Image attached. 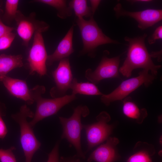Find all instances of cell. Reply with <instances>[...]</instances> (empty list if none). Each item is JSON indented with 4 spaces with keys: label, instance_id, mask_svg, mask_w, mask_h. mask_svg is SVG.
Returning a JSON list of instances; mask_svg holds the SVG:
<instances>
[{
    "label": "cell",
    "instance_id": "cell-1",
    "mask_svg": "<svg viewBox=\"0 0 162 162\" xmlns=\"http://www.w3.org/2000/svg\"><path fill=\"white\" fill-rule=\"evenodd\" d=\"M147 36L144 34L134 38H124L125 40L129 43L127 56L119 70L124 76L130 77L133 71L139 68L150 71L152 75L157 76L161 66L155 64L152 59L145 44Z\"/></svg>",
    "mask_w": 162,
    "mask_h": 162
},
{
    "label": "cell",
    "instance_id": "cell-2",
    "mask_svg": "<svg viewBox=\"0 0 162 162\" xmlns=\"http://www.w3.org/2000/svg\"><path fill=\"white\" fill-rule=\"evenodd\" d=\"M46 91L44 86L37 85L30 90L32 98L36 103V108L32 119L29 122L34 127L44 119L56 114L63 106L75 100V95L71 94L53 99L43 98L42 95Z\"/></svg>",
    "mask_w": 162,
    "mask_h": 162
},
{
    "label": "cell",
    "instance_id": "cell-3",
    "mask_svg": "<svg viewBox=\"0 0 162 162\" xmlns=\"http://www.w3.org/2000/svg\"><path fill=\"white\" fill-rule=\"evenodd\" d=\"M34 114L25 104L20 107L18 112L11 115L12 118L20 126V141L26 162H31L34 154L41 146V143L34 135L33 127L27 120L28 118H32Z\"/></svg>",
    "mask_w": 162,
    "mask_h": 162
},
{
    "label": "cell",
    "instance_id": "cell-4",
    "mask_svg": "<svg viewBox=\"0 0 162 162\" xmlns=\"http://www.w3.org/2000/svg\"><path fill=\"white\" fill-rule=\"evenodd\" d=\"M76 22L80 29L83 43L82 53H88L91 56L93 57L96 49L98 46L108 44H119L103 33L93 16H91L88 20H85L83 17H77Z\"/></svg>",
    "mask_w": 162,
    "mask_h": 162
},
{
    "label": "cell",
    "instance_id": "cell-5",
    "mask_svg": "<svg viewBox=\"0 0 162 162\" xmlns=\"http://www.w3.org/2000/svg\"><path fill=\"white\" fill-rule=\"evenodd\" d=\"M88 108L86 106L79 105L75 108L71 117L66 118L59 117L60 124L63 128L62 139H66L76 149L78 157L85 158L81 147V132L83 124L82 116L86 117L89 114Z\"/></svg>",
    "mask_w": 162,
    "mask_h": 162
},
{
    "label": "cell",
    "instance_id": "cell-6",
    "mask_svg": "<svg viewBox=\"0 0 162 162\" xmlns=\"http://www.w3.org/2000/svg\"><path fill=\"white\" fill-rule=\"evenodd\" d=\"M149 71L143 70L136 77L124 80L112 92L107 94H103L100 100L106 106L116 100H122L131 92L142 85L146 87L153 82L156 76L148 73Z\"/></svg>",
    "mask_w": 162,
    "mask_h": 162
},
{
    "label": "cell",
    "instance_id": "cell-7",
    "mask_svg": "<svg viewBox=\"0 0 162 162\" xmlns=\"http://www.w3.org/2000/svg\"><path fill=\"white\" fill-rule=\"evenodd\" d=\"M49 27L39 28L34 33L33 43L28 58L30 74L32 75L35 72L41 76L47 74L46 64L48 56L42 33L47 31Z\"/></svg>",
    "mask_w": 162,
    "mask_h": 162
},
{
    "label": "cell",
    "instance_id": "cell-8",
    "mask_svg": "<svg viewBox=\"0 0 162 162\" xmlns=\"http://www.w3.org/2000/svg\"><path fill=\"white\" fill-rule=\"evenodd\" d=\"M97 121L92 124H83L85 130L88 145L87 151L106 140L111 134L112 127L107 124L110 119V115L103 111L96 117Z\"/></svg>",
    "mask_w": 162,
    "mask_h": 162
},
{
    "label": "cell",
    "instance_id": "cell-9",
    "mask_svg": "<svg viewBox=\"0 0 162 162\" xmlns=\"http://www.w3.org/2000/svg\"><path fill=\"white\" fill-rule=\"evenodd\" d=\"M120 56L109 58L104 56L97 67L93 71L88 69L85 72V77L92 83L97 84L103 80L117 78L121 79L119 74Z\"/></svg>",
    "mask_w": 162,
    "mask_h": 162
},
{
    "label": "cell",
    "instance_id": "cell-10",
    "mask_svg": "<svg viewBox=\"0 0 162 162\" xmlns=\"http://www.w3.org/2000/svg\"><path fill=\"white\" fill-rule=\"evenodd\" d=\"M113 9L117 18L127 16L133 18L137 22L138 28L142 30L153 26L162 19L161 9H149L140 11H130L124 9L120 3L117 4Z\"/></svg>",
    "mask_w": 162,
    "mask_h": 162
},
{
    "label": "cell",
    "instance_id": "cell-11",
    "mask_svg": "<svg viewBox=\"0 0 162 162\" xmlns=\"http://www.w3.org/2000/svg\"><path fill=\"white\" fill-rule=\"evenodd\" d=\"M56 86L50 91L52 98H57L64 96L67 90L70 89L73 79L68 58L60 61L56 69L52 72Z\"/></svg>",
    "mask_w": 162,
    "mask_h": 162
},
{
    "label": "cell",
    "instance_id": "cell-12",
    "mask_svg": "<svg viewBox=\"0 0 162 162\" xmlns=\"http://www.w3.org/2000/svg\"><path fill=\"white\" fill-rule=\"evenodd\" d=\"M32 14L29 17H26L18 10L15 20L17 24V32L22 39L24 44L27 46L33 34L38 29L49 26L43 21H37Z\"/></svg>",
    "mask_w": 162,
    "mask_h": 162
},
{
    "label": "cell",
    "instance_id": "cell-13",
    "mask_svg": "<svg viewBox=\"0 0 162 162\" xmlns=\"http://www.w3.org/2000/svg\"><path fill=\"white\" fill-rule=\"evenodd\" d=\"M106 141L91 153L87 159L88 162H114L118 160L119 157L116 147L119 142L118 139L109 137Z\"/></svg>",
    "mask_w": 162,
    "mask_h": 162
},
{
    "label": "cell",
    "instance_id": "cell-14",
    "mask_svg": "<svg viewBox=\"0 0 162 162\" xmlns=\"http://www.w3.org/2000/svg\"><path fill=\"white\" fill-rule=\"evenodd\" d=\"M2 81L13 95L23 100L28 105H32L34 102L26 81L6 76Z\"/></svg>",
    "mask_w": 162,
    "mask_h": 162
},
{
    "label": "cell",
    "instance_id": "cell-15",
    "mask_svg": "<svg viewBox=\"0 0 162 162\" xmlns=\"http://www.w3.org/2000/svg\"><path fill=\"white\" fill-rule=\"evenodd\" d=\"M73 26L70 28L67 33L59 43L54 52L48 56L46 64L50 66L56 61L67 58L74 52L73 47Z\"/></svg>",
    "mask_w": 162,
    "mask_h": 162
},
{
    "label": "cell",
    "instance_id": "cell-16",
    "mask_svg": "<svg viewBox=\"0 0 162 162\" xmlns=\"http://www.w3.org/2000/svg\"><path fill=\"white\" fill-rule=\"evenodd\" d=\"M23 65L21 55H0V81H2L9 72Z\"/></svg>",
    "mask_w": 162,
    "mask_h": 162
},
{
    "label": "cell",
    "instance_id": "cell-17",
    "mask_svg": "<svg viewBox=\"0 0 162 162\" xmlns=\"http://www.w3.org/2000/svg\"><path fill=\"white\" fill-rule=\"evenodd\" d=\"M131 99L127 97L123 100V112L128 117L136 119L139 123L142 122L147 116L146 110L144 108L140 110Z\"/></svg>",
    "mask_w": 162,
    "mask_h": 162
},
{
    "label": "cell",
    "instance_id": "cell-18",
    "mask_svg": "<svg viewBox=\"0 0 162 162\" xmlns=\"http://www.w3.org/2000/svg\"><path fill=\"white\" fill-rule=\"evenodd\" d=\"M70 89L74 95L79 94L88 95H102L101 92L95 84L88 82H78L77 79L74 78Z\"/></svg>",
    "mask_w": 162,
    "mask_h": 162
},
{
    "label": "cell",
    "instance_id": "cell-19",
    "mask_svg": "<svg viewBox=\"0 0 162 162\" xmlns=\"http://www.w3.org/2000/svg\"><path fill=\"white\" fill-rule=\"evenodd\" d=\"M34 2L46 4L55 8L58 11V16L62 19L66 18L72 14V9L67 6L65 0H36Z\"/></svg>",
    "mask_w": 162,
    "mask_h": 162
},
{
    "label": "cell",
    "instance_id": "cell-20",
    "mask_svg": "<svg viewBox=\"0 0 162 162\" xmlns=\"http://www.w3.org/2000/svg\"><path fill=\"white\" fill-rule=\"evenodd\" d=\"M69 7L73 9L76 16L77 17H88L93 16L91 8L87 5L85 0H73L70 1Z\"/></svg>",
    "mask_w": 162,
    "mask_h": 162
},
{
    "label": "cell",
    "instance_id": "cell-21",
    "mask_svg": "<svg viewBox=\"0 0 162 162\" xmlns=\"http://www.w3.org/2000/svg\"><path fill=\"white\" fill-rule=\"evenodd\" d=\"M153 154L147 150L142 149L130 156L127 162H152L150 156Z\"/></svg>",
    "mask_w": 162,
    "mask_h": 162
},
{
    "label": "cell",
    "instance_id": "cell-22",
    "mask_svg": "<svg viewBox=\"0 0 162 162\" xmlns=\"http://www.w3.org/2000/svg\"><path fill=\"white\" fill-rule=\"evenodd\" d=\"M19 1L7 0L5 5V14L10 20L15 19L18 11L17 8Z\"/></svg>",
    "mask_w": 162,
    "mask_h": 162
},
{
    "label": "cell",
    "instance_id": "cell-23",
    "mask_svg": "<svg viewBox=\"0 0 162 162\" xmlns=\"http://www.w3.org/2000/svg\"><path fill=\"white\" fill-rule=\"evenodd\" d=\"M15 149L14 146H12L7 149H0V160L1 162H16L14 155L13 152Z\"/></svg>",
    "mask_w": 162,
    "mask_h": 162
},
{
    "label": "cell",
    "instance_id": "cell-24",
    "mask_svg": "<svg viewBox=\"0 0 162 162\" xmlns=\"http://www.w3.org/2000/svg\"><path fill=\"white\" fill-rule=\"evenodd\" d=\"M15 34L12 32L7 34L0 38V50L9 48L14 40Z\"/></svg>",
    "mask_w": 162,
    "mask_h": 162
},
{
    "label": "cell",
    "instance_id": "cell-25",
    "mask_svg": "<svg viewBox=\"0 0 162 162\" xmlns=\"http://www.w3.org/2000/svg\"><path fill=\"white\" fill-rule=\"evenodd\" d=\"M162 38V26H160L155 30L152 35L148 39V41L150 44L154 43L157 40Z\"/></svg>",
    "mask_w": 162,
    "mask_h": 162
},
{
    "label": "cell",
    "instance_id": "cell-26",
    "mask_svg": "<svg viewBox=\"0 0 162 162\" xmlns=\"http://www.w3.org/2000/svg\"><path fill=\"white\" fill-rule=\"evenodd\" d=\"M2 110L0 105V138L2 139L5 137L8 132L6 126L2 118L3 115Z\"/></svg>",
    "mask_w": 162,
    "mask_h": 162
},
{
    "label": "cell",
    "instance_id": "cell-27",
    "mask_svg": "<svg viewBox=\"0 0 162 162\" xmlns=\"http://www.w3.org/2000/svg\"><path fill=\"white\" fill-rule=\"evenodd\" d=\"M14 28L5 25L0 18V38L7 34L12 32Z\"/></svg>",
    "mask_w": 162,
    "mask_h": 162
},
{
    "label": "cell",
    "instance_id": "cell-28",
    "mask_svg": "<svg viewBox=\"0 0 162 162\" xmlns=\"http://www.w3.org/2000/svg\"><path fill=\"white\" fill-rule=\"evenodd\" d=\"M47 162H60L59 160V151L56 149H52L48 155Z\"/></svg>",
    "mask_w": 162,
    "mask_h": 162
},
{
    "label": "cell",
    "instance_id": "cell-29",
    "mask_svg": "<svg viewBox=\"0 0 162 162\" xmlns=\"http://www.w3.org/2000/svg\"><path fill=\"white\" fill-rule=\"evenodd\" d=\"M100 2L101 1L100 0H92L90 1L91 5L90 8L93 16L94 15Z\"/></svg>",
    "mask_w": 162,
    "mask_h": 162
},
{
    "label": "cell",
    "instance_id": "cell-30",
    "mask_svg": "<svg viewBox=\"0 0 162 162\" xmlns=\"http://www.w3.org/2000/svg\"><path fill=\"white\" fill-rule=\"evenodd\" d=\"M59 161L60 162H80V160L75 156L70 158L61 157Z\"/></svg>",
    "mask_w": 162,
    "mask_h": 162
},
{
    "label": "cell",
    "instance_id": "cell-31",
    "mask_svg": "<svg viewBox=\"0 0 162 162\" xmlns=\"http://www.w3.org/2000/svg\"><path fill=\"white\" fill-rule=\"evenodd\" d=\"M162 51L160 50L158 52H152L150 54L151 57H157L158 61H160L161 60V55Z\"/></svg>",
    "mask_w": 162,
    "mask_h": 162
},
{
    "label": "cell",
    "instance_id": "cell-32",
    "mask_svg": "<svg viewBox=\"0 0 162 162\" xmlns=\"http://www.w3.org/2000/svg\"><path fill=\"white\" fill-rule=\"evenodd\" d=\"M151 1V0H134L132 1V2H148Z\"/></svg>",
    "mask_w": 162,
    "mask_h": 162
},
{
    "label": "cell",
    "instance_id": "cell-33",
    "mask_svg": "<svg viewBox=\"0 0 162 162\" xmlns=\"http://www.w3.org/2000/svg\"></svg>",
    "mask_w": 162,
    "mask_h": 162
}]
</instances>
